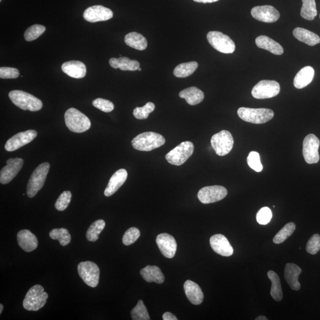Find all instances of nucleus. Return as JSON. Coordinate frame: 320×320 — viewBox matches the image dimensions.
I'll use <instances>...</instances> for the list:
<instances>
[{
	"label": "nucleus",
	"instance_id": "obj_31",
	"mask_svg": "<svg viewBox=\"0 0 320 320\" xmlns=\"http://www.w3.org/2000/svg\"><path fill=\"white\" fill-rule=\"evenodd\" d=\"M125 42L128 46L139 51L145 50L148 45L145 37L137 32H131L125 36Z\"/></svg>",
	"mask_w": 320,
	"mask_h": 320
},
{
	"label": "nucleus",
	"instance_id": "obj_53",
	"mask_svg": "<svg viewBox=\"0 0 320 320\" xmlns=\"http://www.w3.org/2000/svg\"><path fill=\"white\" fill-rule=\"evenodd\" d=\"M0 1H2V0H0Z\"/></svg>",
	"mask_w": 320,
	"mask_h": 320
},
{
	"label": "nucleus",
	"instance_id": "obj_7",
	"mask_svg": "<svg viewBox=\"0 0 320 320\" xmlns=\"http://www.w3.org/2000/svg\"><path fill=\"white\" fill-rule=\"evenodd\" d=\"M194 145L192 142L185 141L173 149L165 156V159L169 163L180 166L189 159L192 155Z\"/></svg>",
	"mask_w": 320,
	"mask_h": 320
},
{
	"label": "nucleus",
	"instance_id": "obj_11",
	"mask_svg": "<svg viewBox=\"0 0 320 320\" xmlns=\"http://www.w3.org/2000/svg\"><path fill=\"white\" fill-rule=\"evenodd\" d=\"M78 273L86 285L95 288L99 284L100 270L96 264L87 261L78 265Z\"/></svg>",
	"mask_w": 320,
	"mask_h": 320
},
{
	"label": "nucleus",
	"instance_id": "obj_40",
	"mask_svg": "<svg viewBox=\"0 0 320 320\" xmlns=\"http://www.w3.org/2000/svg\"><path fill=\"white\" fill-rule=\"evenodd\" d=\"M155 108V105L153 103L149 102L141 108H139V107L136 108L134 110L133 115L136 119H146L148 118L150 114L154 111Z\"/></svg>",
	"mask_w": 320,
	"mask_h": 320
},
{
	"label": "nucleus",
	"instance_id": "obj_8",
	"mask_svg": "<svg viewBox=\"0 0 320 320\" xmlns=\"http://www.w3.org/2000/svg\"><path fill=\"white\" fill-rule=\"evenodd\" d=\"M207 39L213 48L220 53L232 54L235 50V45L233 40L222 32H209L207 35Z\"/></svg>",
	"mask_w": 320,
	"mask_h": 320
},
{
	"label": "nucleus",
	"instance_id": "obj_34",
	"mask_svg": "<svg viewBox=\"0 0 320 320\" xmlns=\"http://www.w3.org/2000/svg\"><path fill=\"white\" fill-rule=\"evenodd\" d=\"M303 6L301 16L305 19L313 20L317 15V6L315 0H302Z\"/></svg>",
	"mask_w": 320,
	"mask_h": 320
},
{
	"label": "nucleus",
	"instance_id": "obj_29",
	"mask_svg": "<svg viewBox=\"0 0 320 320\" xmlns=\"http://www.w3.org/2000/svg\"><path fill=\"white\" fill-rule=\"evenodd\" d=\"M293 35L300 42L306 43L309 46H315L320 43L319 36L302 28L294 29Z\"/></svg>",
	"mask_w": 320,
	"mask_h": 320
},
{
	"label": "nucleus",
	"instance_id": "obj_47",
	"mask_svg": "<svg viewBox=\"0 0 320 320\" xmlns=\"http://www.w3.org/2000/svg\"><path fill=\"white\" fill-rule=\"evenodd\" d=\"M20 72L17 68L10 67L0 68V78L2 79H17Z\"/></svg>",
	"mask_w": 320,
	"mask_h": 320
},
{
	"label": "nucleus",
	"instance_id": "obj_51",
	"mask_svg": "<svg viewBox=\"0 0 320 320\" xmlns=\"http://www.w3.org/2000/svg\"><path fill=\"white\" fill-rule=\"evenodd\" d=\"M3 310V305L2 304H0V314L2 313Z\"/></svg>",
	"mask_w": 320,
	"mask_h": 320
},
{
	"label": "nucleus",
	"instance_id": "obj_27",
	"mask_svg": "<svg viewBox=\"0 0 320 320\" xmlns=\"http://www.w3.org/2000/svg\"><path fill=\"white\" fill-rule=\"evenodd\" d=\"M180 98L185 99L187 104L194 106L200 104L204 101L205 95L204 92L195 87L187 88L180 92Z\"/></svg>",
	"mask_w": 320,
	"mask_h": 320
},
{
	"label": "nucleus",
	"instance_id": "obj_21",
	"mask_svg": "<svg viewBox=\"0 0 320 320\" xmlns=\"http://www.w3.org/2000/svg\"><path fill=\"white\" fill-rule=\"evenodd\" d=\"M127 178L128 172L125 169L121 168L116 171L109 180L105 190V195L107 197L113 195L126 182Z\"/></svg>",
	"mask_w": 320,
	"mask_h": 320
},
{
	"label": "nucleus",
	"instance_id": "obj_6",
	"mask_svg": "<svg viewBox=\"0 0 320 320\" xmlns=\"http://www.w3.org/2000/svg\"><path fill=\"white\" fill-rule=\"evenodd\" d=\"M50 164L43 163L38 165L29 179L27 186V194L29 198H34L41 189L48 174Z\"/></svg>",
	"mask_w": 320,
	"mask_h": 320
},
{
	"label": "nucleus",
	"instance_id": "obj_46",
	"mask_svg": "<svg viewBox=\"0 0 320 320\" xmlns=\"http://www.w3.org/2000/svg\"><path fill=\"white\" fill-rule=\"evenodd\" d=\"M307 252L311 255L317 254L320 250V235L314 234L308 240L306 247Z\"/></svg>",
	"mask_w": 320,
	"mask_h": 320
},
{
	"label": "nucleus",
	"instance_id": "obj_9",
	"mask_svg": "<svg viewBox=\"0 0 320 320\" xmlns=\"http://www.w3.org/2000/svg\"><path fill=\"white\" fill-rule=\"evenodd\" d=\"M211 143L217 155L224 156L233 149L234 139L229 131L223 130L212 136Z\"/></svg>",
	"mask_w": 320,
	"mask_h": 320
},
{
	"label": "nucleus",
	"instance_id": "obj_37",
	"mask_svg": "<svg viewBox=\"0 0 320 320\" xmlns=\"http://www.w3.org/2000/svg\"><path fill=\"white\" fill-rule=\"evenodd\" d=\"M296 229L295 223H289L282 228V229L276 234L274 238V242L275 244H281L284 242L287 238L293 233Z\"/></svg>",
	"mask_w": 320,
	"mask_h": 320
},
{
	"label": "nucleus",
	"instance_id": "obj_42",
	"mask_svg": "<svg viewBox=\"0 0 320 320\" xmlns=\"http://www.w3.org/2000/svg\"><path fill=\"white\" fill-rule=\"evenodd\" d=\"M249 166L256 172H261L263 170V165L261 163L260 154L256 152H250L248 159Z\"/></svg>",
	"mask_w": 320,
	"mask_h": 320
},
{
	"label": "nucleus",
	"instance_id": "obj_32",
	"mask_svg": "<svg viewBox=\"0 0 320 320\" xmlns=\"http://www.w3.org/2000/svg\"><path fill=\"white\" fill-rule=\"evenodd\" d=\"M267 277L272 282L270 295L275 301L279 302L283 299L280 278L276 272L272 270L268 272Z\"/></svg>",
	"mask_w": 320,
	"mask_h": 320
},
{
	"label": "nucleus",
	"instance_id": "obj_28",
	"mask_svg": "<svg viewBox=\"0 0 320 320\" xmlns=\"http://www.w3.org/2000/svg\"><path fill=\"white\" fill-rule=\"evenodd\" d=\"M109 64L115 69L119 68L122 71H136L140 66L139 62L130 60L127 57L112 58L109 60Z\"/></svg>",
	"mask_w": 320,
	"mask_h": 320
},
{
	"label": "nucleus",
	"instance_id": "obj_52",
	"mask_svg": "<svg viewBox=\"0 0 320 320\" xmlns=\"http://www.w3.org/2000/svg\"><path fill=\"white\" fill-rule=\"evenodd\" d=\"M138 71H141V68H139L138 69Z\"/></svg>",
	"mask_w": 320,
	"mask_h": 320
},
{
	"label": "nucleus",
	"instance_id": "obj_36",
	"mask_svg": "<svg viewBox=\"0 0 320 320\" xmlns=\"http://www.w3.org/2000/svg\"><path fill=\"white\" fill-rule=\"evenodd\" d=\"M50 236L53 240H58L62 246L67 245L71 240V235L69 233L68 230L64 228L51 230Z\"/></svg>",
	"mask_w": 320,
	"mask_h": 320
},
{
	"label": "nucleus",
	"instance_id": "obj_26",
	"mask_svg": "<svg viewBox=\"0 0 320 320\" xmlns=\"http://www.w3.org/2000/svg\"><path fill=\"white\" fill-rule=\"evenodd\" d=\"M256 43L260 48L269 51L272 54L281 55L284 53V48L280 44L266 36L257 37Z\"/></svg>",
	"mask_w": 320,
	"mask_h": 320
},
{
	"label": "nucleus",
	"instance_id": "obj_24",
	"mask_svg": "<svg viewBox=\"0 0 320 320\" xmlns=\"http://www.w3.org/2000/svg\"><path fill=\"white\" fill-rule=\"evenodd\" d=\"M186 296L190 302L194 305H200L204 301V293L195 282L187 280L184 284Z\"/></svg>",
	"mask_w": 320,
	"mask_h": 320
},
{
	"label": "nucleus",
	"instance_id": "obj_20",
	"mask_svg": "<svg viewBox=\"0 0 320 320\" xmlns=\"http://www.w3.org/2000/svg\"><path fill=\"white\" fill-rule=\"evenodd\" d=\"M17 239L18 245L26 252H33L38 248V239L31 231H20L17 235Z\"/></svg>",
	"mask_w": 320,
	"mask_h": 320
},
{
	"label": "nucleus",
	"instance_id": "obj_13",
	"mask_svg": "<svg viewBox=\"0 0 320 320\" xmlns=\"http://www.w3.org/2000/svg\"><path fill=\"white\" fill-rule=\"evenodd\" d=\"M319 139L314 134H309L303 142V154L305 161L309 164L317 163L319 160Z\"/></svg>",
	"mask_w": 320,
	"mask_h": 320
},
{
	"label": "nucleus",
	"instance_id": "obj_23",
	"mask_svg": "<svg viewBox=\"0 0 320 320\" xmlns=\"http://www.w3.org/2000/svg\"><path fill=\"white\" fill-rule=\"evenodd\" d=\"M301 272H302V270L297 264L294 263H287L286 264L284 277L287 284L292 290H299L301 288L299 277Z\"/></svg>",
	"mask_w": 320,
	"mask_h": 320
},
{
	"label": "nucleus",
	"instance_id": "obj_5",
	"mask_svg": "<svg viewBox=\"0 0 320 320\" xmlns=\"http://www.w3.org/2000/svg\"><path fill=\"white\" fill-rule=\"evenodd\" d=\"M48 298L41 285H36L28 290L23 302V306L28 311H37L46 303Z\"/></svg>",
	"mask_w": 320,
	"mask_h": 320
},
{
	"label": "nucleus",
	"instance_id": "obj_2",
	"mask_svg": "<svg viewBox=\"0 0 320 320\" xmlns=\"http://www.w3.org/2000/svg\"><path fill=\"white\" fill-rule=\"evenodd\" d=\"M9 97L18 108L31 112L38 111L42 108L43 104L39 99L21 90L11 91Z\"/></svg>",
	"mask_w": 320,
	"mask_h": 320
},
{
	"label": "nucleus",
	"instance_id": "obj_19",
	"mask_svg": "<svg viewBox=\"0 0 320 320\" xmlns=\"http://www.w3.org/2000/svg\"><path fill=\"white\" fill-rule=\"evenodd\" d=\"M210 245L213 251L223 256L233 255L234 250L227 238L223 234H215L210 238Z\"/></svg>",
	"mask_w": 320,
	"mask_h": 320
},
{
	"label": "nucleus",
	"instance_id": "obj_12",
	"mask_svg": "<svg viewBox=\"0 0 320 320\" xmlns=\"http://www.w3.org/2000/svg\"><path fill=\"white\" fill-rule=\"evenodd\" d=\"M228 194L226 187L221 186L204 187L199 191V200L204 204L215 203L225 198Z\"/></svg>",
	"mask_w": 320,
	"mask_h": 320
},
{
	"label": "nucleus",
	"instance_id": "obj_30",
	"mask_svg": "<svg viewBox=\"0 0 320 320\" xmlns=\"http://www.w3.org/2000/svg\"><path fill=\"white\" fill-rule=\"evenodd\" d=\"M140 274L147 282L162 284L164 281V276L160 268L156 266H147L140 271Z\"/></svg>",
	"mask_w": 320,
	"mask_h": 320
},
{
	"label": "nucleus",
	"instance_id": "obj_1",
	"mask_svg": "<svg viewBox=\"0 0 320 320\" xmlns=\"http://www.w3.org/2000/svg\"><path fill=\"white\" fill-rule=\"evenodd\" d=\"M165 139L159 134L153 132H143L132 140V146L141 152H150L163 146Z\"/></svg>",
	"mask_w": 320,
	"mask_h": 320
},
{
	"label": "nucleus",
	"instance_id": "obj_22",
	"mask_svg": "<svg viewBox=\"0 0 320 320\" xmlns=\"http://www.w3.org/2000/svg\"><path fill=\"white\" fill-rule=\"evenodd\" d=\"M61 69L66 75L77 79L84 78L87 73L86 66L79 61L65 62L62 65Z\"/></svg>",
	"mask_w": 320,
	"mask_h": 320
},
{
	"label": "nucleus",
	"instance_id": "obj_16",
	"mask_svg": "<svg viewBox=\"0 0 320 320\" xmlns=\"http://www.w3.org/2000/svg\"><path fill=\"white\" fill-rule=\"evenodd\" d=\"M113 16L112 11L102 6L90 7L83 14L84 19L91 23L108 20L111 19Z\"/></svg>",
	"mask_w": 320,
	"mask_h": 320
},
{
	"label": "nucleus",
	"instance_id": "obj_3",
	"mask_svg": "<svg viewBox=\"0 0 320 320\" xmlns=\"http://www.w3.org/2000/svg\"><path fill=\"white\" fill-rule=\"evenodd\" d=\"M66 126L75 133H83L89 130L91 122L89 117L75 108L69 109L65 113Z\"/></svg>",
	"mask_w": 320,
	"mask_h": 320
},
{
	"label": "nucleus",
	"instance_id": "obj_4",
	"mask_svg": "<svg viewBox=\"0 0 320 320\" xmlns=\"http://www.w3.org/2000/svg\"><path fill=\"white\" fill-rule=\"evenodd\" d=\"M237 114L242 120L255 124H265L274 116L273 110L265 108H240L238 109Z\"/></svg>",
	"mask_w": 320,
	"mask_h": 320
},
{
	"label": "nucleus",
	"instance_id": "obj_10",
	"mask_svg": "<svg viewBox=\"0 0 320 320\" xmlns=\"http://www.w3.org/2000/svg\"><path fill=\"white\" fill-rule=\"evenodd\" d=\"M280 91V85L276 81L262 80L253 88L252 94L257 99H269L277 96Z\"/></svg>",
	"mask_w": 320,
	"mask_h": 320
},
{
	"label": "nucleus",
	"instance_id": "obj_25",
	"mask_svg": "<svg viewBox=\"0 0 320 320\" xmlns=\"http://www.w3.org/2000/svg\"><path fill=\"white\" fill-rule=\"evenodd\" d=\"M314 69L310 66H307L297 73L293 80V85L298 89H303L313 80Z\"/></svg>",
	"mask_w": 320,
	"mask_h": 320
},
{
	"label": "nucleus",
	"instance_id": "obj_17",
	"mask_svg": "<svg viewBox=\"0 0 320 320\" xmlns=\"http://www.w3.org/2000/svg\"><path fill=\"white\" fill-rule=\"evenodd\" d=\"M253 18L265 23H274L280 17V13L271 6H256L251 11Z\"/></svg>",
	"mask_w": 320,
	"mask_h": 320
},
{
	"label": "nucleus",
	"instance_id": "obj_33",
	"mask_svg": "<svg viewBox=\"0 0 320 320\" xmlns=\"http://www.w3.org/2000/svg\"><path fill=\"white\" fill-rule=\"evenodd\" d=\"M198 67V63L195 61L180 64L174 69V75L178 78H186L192 75Z\"/></svg>",
	"mask_w": 320,
	"mask_h": 320
},
{
	"label": "nucleus",
	"instance_id": "obj_15",
	"mask_svg": "<svg viewBox=\"0 0 320 320\" xmlns=\"http://www.w3.org/2000/svg\"><path fill=\"white\" fill-rule=\"evenodd\" d=\"M7 165L0 172V182L3 185L10 183L16 177L23 165V160L20 158L10 159L6 161Z\"/></svg>",
	"mask_w": 320,
	"mask_h": 320
},
{
	"label": "nucleus",
	"instance_id": "obj_39",
	"mask_svg": "<svg viewBox=\"0 0 320 320\" xmlns=\"http://www.w3.org/2000/svg\"><path fill=\"white\" fill-rule=\"evenodd\" d=\"M46 31V28L42 25L34 24L29 27L24 33V39L28 42H31L41 36Z\"/></svg>",
	"mask_w": 320,
	"mask_h": 320
},
{
	"label": "nucleus",
	"instance_id": "obj_45",
	"mask_svg": "<svg viewBox=\"0 0 320 320\" xmlns=\"http://www.w3.org/2000/svg\"><path fill=\"white\" fill-rule=\"evenodd\" d=\"M272 218L271 209L268 207H263L260 209L257 213L256 219L260 225H266L270 222Z\"/></svg>",
	"mask_w": 320,
	"mask_h": 320
},
{
	"label": "nucleus",
	"instance_id": "obj_44",
	"mask_svg": "<svg viewBox=\"0 0 320 320\" xmlns=\"http://www.w3.org/2000/svg\"><path fill=\"white\" fill-rule=\"evenodd\" d=\"M92 104H93L95 108L106 113L111 112L113 111L114 108H115L112 102L102 98L95 99V100L92 102Z\"/></svg>",
	"mask_w": 320,
	"mask_h": 320
},
{
	"label": "nucleus",
	"instance_id": "obj_54",
	"mask_svg": "<svg viewBox=\"0 0 320 320\" xmlns=\"http://www.w3.org/2000/svg\"><path fill=\"white\" fill-rule=\"evenodd\" d=\"M319 17H320V15H319Z\"/></svg>",
	"mask_w": 320,
	"mask_h": 320
},
{
	"label": "nucleus",
	"instance_id": "obj_50",
	"mask_svg": "<svg viewBox=\"0 0 320 320\" xmlns=\"http://www.w3.org/2000/svg\"><path fill=\"white\" fill-rule=\"evenodd\" d=\"M268 319L264 315H260L256 318V320H267Z\"/></svg>",
	"mask_w": 320,
	"mask_h": 320
},
{
	"label": "nucleus",
	"instance_id": "obj_18",
	"mask_svg": "<svg viewBox=\"0 0 320 320\" xmlns=\"http://www.w3.org/2000/svg\"><path fill=\"white\" fill-rule=\"evenodd\" d=\"M156 242L164 256L171 259L175 256L177 242L172 235L166 233L160 234L156 238Z\"/></svg>",
	"mask_w": 320,
	"mask_h": 320
},
{
	"label": "nucleus",
	"instance_id": "obj_14",
	"mask_svg": "<svg viewBox=\"0 0 320 320\" xmlns=\"http://www.w3.org/2000/svg\"><path fill=\"white\" fill-rule=\"evenodd\" d=\"M37 135L38 134L35 130L19 132L7 141L5 149L7 152H14L31 142L37 137Z\"/></svg>",
	"mask_w": 320,
	"mask_h": 320
},
{
	"label": "nucleus",
	"instance_id": "obj_43",
	"mask_svg": "<svg viewBox=\"0 0 320 320\" xmlns=\"http://www.w3.org/2000/svg\"><path fill=\"white\" fill-rule=\"evenodd\" d=\"M140 236V231L135 227H131L125 232L122 242L125 245H130L134 244Z\"/></svg>",
	"mask_w": 320,
	"mask_h": 320
},
{
	"label": "nucleus",
	"instance_id": "obj_49",
	"mask_svg": "<svg viewBox=\"0 0 320 320\" xmlns=\"http://www.w3.org/2000/svg\"><path fill=\"white\" fill-rule=\"evenodd\" d=\"M194 2L202 3H212L219 1V0H193Z\"/></svg>",
	"mask_w": 320,
	"mask_h": 320
},
{
	"label": "nucleus",
	"instance_id": "obj_35",
	"mask_svg": "<svg viewBox=\"0 0 320 320\" xmlns=\"http://www.w3.org/2000/svg\"><path fill=\"white\" fill-rule=\"evenodd\" d=\"M105 226V221L103 219H99L92 223L86 233V238L88 241H96L99 239V234L104 230Z\"/></svg>",
	"mask_w": 320,
	"mask_h": 320
},
{
	"label": "nucleus",
	"instance_id": "obj_41",
	"mask_svg": "<svg viewBox=\"0 0 320 320\" xmlns=\"http://www.w3.org/2000/svg\"><path fill=\"white\" fill-rule=\"evenodd\" d=\"M72 194L70 191H64L61 194L55 204V207L59 211H63L67 208L70 203Z\"/></svg>",
	"mask_w": 320,
	"mask_h": 320
},
{
	"label": "nucleus",
	"instance_id": "obj_38",
	"mask_svg": "<svg viewBox=\"0 0 320 320\" xmlns=\"http://www.w3.org/2000/svg\"><path fill=\"white\" fill-rule=\"evenodd\" d=\"M132 319L134 320H150V317L148 311L143 304L142 300H139L138 304L131 312Z\"/></svg>",
	"mask_w": 320,
	"mask_h": 320
},
{
	"label": "nucleus",
	"instance_id": "obj_48",
	"mask_svg": "<svg viewBox=\"0 0 320 320\" xmlns=\"http://www.w3.org/2000/svg\"><path fill=\"white\" fill-rule=\"evenodd\" d=\"M164 320H177V317L175 315L171 313V312H166L163 315Z\"/></svg>",
	"mask_w": 320,
	"mask_h": 320
}]
</instances>
